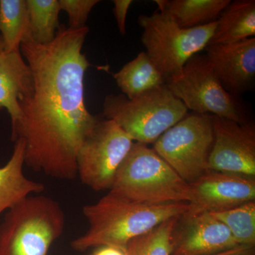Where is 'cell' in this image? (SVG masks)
<instances>
[{"label": "cell", "instance_id": "cell-20", "mask_svg": "<svg viewBox=\"0 0 255 255\" xmlns=\"http://www.w3.org/2000/svg\"><path fill=\"white\" fill-rule=\"evenodd\" d=\"M0 32L4 51L19 50L28 39V14L26 0H0Z\"/></svg>", "mask_w": 255, "mask_h": 255}, {"label": "cell", "instance_id": "cell-9", "mask_svg": "<svg viewBox=\"0 0 255 255\" xmlns=\"http://www.w3.org/2000/svg\"><path fill=\"white\" fill-rule=\"evenodd\" d=\"M133 141L115 122L98 117L77 154L78 176L96 191L110 190Z\"/></svg>", "mask_w": 255, "mask_h": 255}, {"label": "cell", "instance_id": "cell-11", "mask_svg": "<svg viewBox=\"0 0 255 255\" xmlns=\"http://www.w3.org/2000/svg\"><path fill=\"white\" fill-rule=\"evenodd\" d=\"M189 184L192 200L185 214L225 211L255 201V177L209 170Z\"/></svg>", "mask_w": 255, "mask_h": 255}, {"label": "cell", "instance_id": "cell-21", "mask_svg": "<svg viewBox=\"0 0 255 255\" xmlns=\"http://www.w3.org/2000/svg\"><path fill=\"white\" fill-rule=\"evenodd\" d=\"M210 214L227 227L239 246L255 247V201Z\"/></svg>", "mask_w": 255, "mask_h": 255}, {"label": "cell", "instance_id": "cell-27", "mask_svg": "<svg viewBox=\"0 0 255 255\" xmlns=\"http://www.w3.org/2000/svg\"><path fill=\"white\" fill-rule=\"evenodd\" d=\"M3 50H4V44H3L2 39L0 37V53H1Z\"/></svg>", "mask_w": 255, "mask_h": 255}, {"label": "cell", "instance_id": "cell-7", "mask_svg": "<svg viewBox=\"0 0 255 255\" xmlns=\"http://www.w3.org/2000/svg\"><path fill=\"white\" fill-rule=\"evenodd\" d=\"M166 85L194 113L210 114L239 124L252 121L246 102L223 89L205 54L193 56Z\"/></svg>", "mask_w": 255, "mask_h": 255}, {"label": "cell", "instance_id": "cell-5", "mask_svg": "<svg viewBox=\"0 0 255 255\" xmlns=\"http://www.w3.org/2000/svg\"><path fill=\"white\" fill-rule=\"evenodd\" d=\"M188 109L167 85L135 98L110 94L103 103V117L115 122L132 141L154 143L187 115Z\"/></svg>", "mask_w": 255, "mask_h": 255}, {"label": "cell", "instance_id": "cell-3", "mask_svg": "<svg viewBox=\"0 0 255 255\" xmlns=\"http://www.w3.org/2000/svg\"><path fill=\"white\" fill-rule=\"evenodd\" d=\"M110 192L140 204L189 203L190 184L182 179L153 149L133 142L121 164Z\"/></svg>", "mask_w": 255, "mask_h": 255}, {"label": "cell", "instance_id": "cell-2", "mask_svg": "<svg viewBox=\"0 0 255 255\" xmlns=\"http://www.w3.org/2000/svg\"><path fill=\"white\" fill-rule=\"evenodd\" d=\"M188 209V203L140 204L109 192L95 204L83 208L90 227L72 241L71 247L78 252L104 246L126 250L134 238L167 220L180 217Z\"/></svg>", "mask_w": 255, "mask_h": 255}, {"label": "cell", "instance_id": "cell-19", "mask_svg": "<svg viewBox=\"0 0 255 255\" xmlns=\"http://www.w3.org/2000/svg\"><path fill=\"white\" fill-rule=\"evenodd\" d=\"M28 14V39L45 45L55 39L60 28L59 0H26Z\"/></svg>", "mask_w": 255, "mask_h": 255}, {"label": "cell", "instance_id": "cell-23", "mask_svg": "<svg viewBox=\"0 0 255 255\" xmlns=\"http://www.w3.org/2000/svg\"><path fill=\"white\" fill-rule=\"evenodd\" d=\"M99 0H59L60 10L68 16V27L80 28L86 26L87 18Z\"/></svg>", "mask_w": 255, "mask_h": 255}, {"label": "cell", "instance_id": "cell-26", "mask_svg": "<svg viewBox=\"0 0 255 255\" xmlns=\"http://www.w3.org/2000/svg\"><path fill=\"white\" fill-rule=\"evenodd\" d=\"M92 255H127L126 250L113 246H104L97 248Z\"/></svg>", "mask_w": 255, "mask_h": 255}, {"label": "cell", "instance_id": "cell-1", "mask_svg": "<svg viewBox=\"0 0 255 255\" xmlns=\"http://www.w3.org/2000/svg\"><path fill=\"white\" fill-rule=\"evenodd\" d=\"M88 26H60L48 44L31 41L20 50L29 65L33 86L19 101L20 117L11 140L25 142V164L62 180L78 177L77 154L98 117L86 107L84 80L90 63L82 50Z\"/></svg>", "mask_w": 255, "mask_h": 255}, {"label": "cell", "instance_id": "cell-4", "mask_svg": "<svg viewBox=\"0 0 255 255\" xmlns=\"http://www.w3.org/2000/svg\"><path fill=\"white\" fill-rule=\"evenodd\" d=\"M65 226L58 201L46 196H28L5 214L0 226V255H49Z\"/></svg>", "mask_w": 255, "mask_h": 255}, {"label": "cell", "instance_id": "cell-14", "mask_svg": "<svg viewBox=\"0 0 255 255\" xmlns=\"http://www.w3.org/2000/svg\"><path fill=\"white\" fill-rule=\"evenodd\" d=\"M33 86V75L21 50L0 53V110H6L11 127L20 117L19 101Z\"/></svg>", "mask_w": 255, "mask_h": 255}, {"label": "cell", "instance_id": "cell-17", "mask_svg": "<svg viewBox=\"0 0 255 255\" xmlns=\"http://www.w3.org/2000/svg\"><path fill=\"white\" fill-rule=\"evenodd\" d=\"M231 0H156L158 9L167 13L183 28L215 22Z\"/></svg>", "mask_w": 255, "mask_h": 255}, {"label": "cell", "instance_id": "cell-8", "mask_svg": "<svg viewBox=\"0 0 255 255\" xmlns=\"http://www.w3.org/2000/svg\"><path fill=\"white\" fill-rule=\"evenodd\" d=\"M214 140L211 115L192 112L164 132L152 149L191 184L209 171Z\"/></svg>", "mask_w": 255, "mask_h": 255}, {"label": "cell", "instance_id": "cell-10", "mask_svg": "<svg viewBox=\"0 0 255 255\" xmlns=\"http://www.w3.org/2000/svg\"><path fill=\"white\" fill-rule=\"evenodd\" d=\"M214 143L209 169L247 177L255 176V127L211 115Z\"/></svg>", "mask_w": 255, "mask_h": 255}, {"label": "cell", "instance_id": "cell-6", "mask_svg": "<svg viewBox=\"0 0 255 255\" xmlns=\"http://www.w3.org/2000/svg\"><path fill=\"white\" fill-rule=\"evenodd\" d=\"M141 41L145 53L166 82L178 75L185 64L209 44L216 21L192 28H181L167 13L159 10L140 15Z\"/></svg>", "mask_w": 255, "mask_h": 255}, {"label": "cell", "instance_id": "cell-24", "mask_svg": "<svg viewBox=\"0 0 255 255\" xmlns=\"http://www.w3.org/2000/svg\"><path fill=\"white\" fill-rule=\"evenodd\" d=\"M114 14L121 34L127 33V17L132 0H114Z\"/></svg>", "mask_w": 255, "mask_h": 255}, {"label": "cell", "instance_id": "cell-25", "mask_svg": "<svg viewBox=\"0 0 255 255\" xmlns=\"http://www.w3.org/2000/svg\"><path fill=\"white\" fill-rule=\"evenodd\" d=\"M210 255H255V247L238 246Z\"/></svg>", "mask_w": 255, "mask_h": 255}, {"label": "cell", "instance_id": "cell-22", "mask_svg": "<svg viewBox=\"0 0 255 255\" xmlns=\"http://www.w3.org/2000/svg\"><path fill=\"white\" fill-rule=\"evenodd\" d=\"M179 218L167 220L132 239L126 248L127 255H172V236Z\"/></svg>", "mask_w": 255, "mask_h": 255}, {"label": "cell", "instance_id": "cell-12", "mask_svg": "<svg viewBox=\"0 0 255 255\" xmlns=\"http://www.w3.org/2000/svg\"><path fill=\"white\" fill-rule=\"evenodd\" d=\"M238 246L227 227L210 213L184 214L174 230L171 255H210Z\"/></svg>", "mask_w": 255, "mask_h": 255}, {"label": "cell", "instance_id": "cell-13", "mask_svg": "<svg viewBox=\"0 0 255 255\" xmlns=\"http://www.w3.org/2000/svg\"><path fill=\"white\" fill-rule=\"evenodd\" d=\"M205 55L223 89L241 97L255 85V38L228 45H211Z\"/></svg>", "mask_w": 255, "mask_h": 255}, {"label": "cell", "instance_id": "cell-16", "mask_svg": "<svg viewBox=\"0 0 255 255\" xmlns=\"http://www.w3.org/2000/svg\"><path fill=\"white\" fill-rule=\"evenodd\" d=\"M255 36V0H236L220 15L208 46L232 44Z\"/></svg>", "mask_w": 255, "mask_h": 255}, {"label": "cell", "instance_id": "cell-18", "mask_svg": "<svg viewBox=\"0 0 255 255\" xmlns=\"http://www.w3.org/2000/svg\"><path fill=\"white\" fill-rule=\"evenodd\" d=\"M122 94L132 99L166 85V80L145 51L114 75Z\"/></svg>", "mask_w": 255, "mask_h": 255}, {"label": "cell", "instance_id": "cell-15", "mask_svg": "<svg viewBox=\"0 0 255 255\" xmlns=\"http://www.w3.org/2000/svg\"><path fill=\"white\" fill-rule=\"evenodd\" d=\"M25 142L22 139L14 141V150L7 163L0 167V215L27 199L31 194H41L44 184L25 177Z\"/></svg>", "mask_w": 255, "mask_h": 255}]
</instances>
